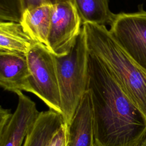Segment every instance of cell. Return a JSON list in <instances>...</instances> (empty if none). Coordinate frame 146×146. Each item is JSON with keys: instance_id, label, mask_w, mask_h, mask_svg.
I'll return each instance as SVG.
<instances>
[{"instance_id": "obj_8", "label": "cell", "mask_w": 146, "mask_h": 146, "mask_svg": "<svg viewBox=\"0 0 146 146\" xmlns=\"http://www.w3.org/2000/svg\"><path fill=\"white\" fill-rule=\"evenodd\" d=\"M30 76L26 55L0 52V86L4 90L29 92Z\"/></svg>"}, {"instance_id": "obj_15", "label": "cell", "mask_w": 146, "mask_h": 146, "mask_svg": "<svg viewBox=\"0 0 146 146\" xmlns=\"http://www.w3.org/2000/svg\"><path fill=\"white\" fill-rule=\"evenodd\" d=\"M68 140V125L64 123L53 135L47 146H67Z\"/></svg>"}, {"instance_id": "obj_6", "label": "cell", "mask_w": 146, "mask_h": 146, "mask_svg": "<svg viewBox=\"0 0 146 146\" xmlns=\"http://www.w3.org/2000/svg\"><path fill=\"white\" fill-rule=\"evenodd\" d=\"M16 94L18 102L14 113L0 108V146H23L40 113L35 103L22 91Z\"/></svg>"}, {"instance_id": "obj_11", "label": "cell", "mask_w": 146, "mask_h": 146, "mask_svg": "<svg viewBox=\"0 0 146 146\" xmlns=\"http://www.w3.org/2000/svg\"><path fill=\"white\" fill-rule=\"evenodd\" d=\"M36 43L20 23L0 21V52L27 55Z\"/></svg>"}, {"instance_id": "obj_9", "label": "cell", "mask_w": 146, "mask_h": 146, "mask_svg": "<svg viewBox=\"0 0 146 146\" xmlns=\"http://www.w3.org/2000/svg\"><path fill=\"white\" fill-rule=\"evenodd\" d=\"M67 146H95L92 102L89 91L84 94L69 125Z\"/></svg>"}, {"instance_id": "obj_2", "label": "cell", "mask_w": 146, "mask_h": 146, "mask_svg": "<svg viewBox=\"0 0 146 146\" xmlns=\"http://www.w3.org/2000/svg\"><path fill=\"white\" fill-rule=\"evenodd\" d=\"M83 27L89 52L102 62L146 119V73L120 47L106 26L86 23Z\"/></svg>"}, {"instance_id": "obj_12", "label": "cell", "mask_w": 146, "mask_h": 146, "mask_svg": "<svg viewBox=\"0 0 146 146\" xmlns=\"http://www.w3.org/2000/svg\"><path fill=\"white\" fill-rule=\"evenodd\" d=\"M64 123L63 115L54 110L40 112L23 146H47L53 135Z\"/></svg>"}, {"instance_id": "obj_5", "label": "cell", "mask_w": 146, "mask_h": 146, "mask_svg": "<svg viewBox=\"0 0 146 146\" xmlns=\"http://www.w3.org/2000/svg\"><path fill=\"white\" fill-rule=\"evenodd\" d=\"M110 26L115 40L146 73V11L142 5L136 12L115 14Z\"/></svg>"}, {"instance_id": "obj_3", "label": "cell", "mask_w": 146, "mask_h": 146, "mask_svg": "<svg viewBox=\"0 0 146 146\" xmlns=\"http://www.w3.org/2000/svg\"><path fill=\"white\" fill-rule=\"evenodd\" d=\"M89 51L82 26L75 43L66 55H55L61 100V110L65 122L69 125L88 88Z\"/></svg>"}, {"instance_id": "obj_14", "label": "cell", "mask_w": 146, "mask_h": 146, "mask_svg": "<svg viewBox=\"0 0 146 146\" xmlns=\"http://www.w3.org/2000/svg\"><path fill=\"white\" fill-rule=\"evenodd\" d=\"M67 1L74 2V0H0V21L20 23L23 14L27 10Z\"/></svg>"}, {"instance_id": "obj_7", "label": "cell", "mask_w": 146, "mask_h": 146, "mask_svg": "<svg viewBox=\"0 0 146 146\" xmlns=\"http://www.w3.org/2000/svg\"><path fill=\"white\" fill-rule=\"evenodd\" d=\"M82 26L74 2L67 1L53 5L48 37V50L57 56L67 55L75 43Z\"/></svg>"}, {"instance_id": "obj_4", "label": "cell", "mask_w": 146, "mask_h": 146, "mask_svg": "<svg viewBox=\"0 0 146 146\" xmlns=\"http://www.w3.org/2000/svg\"><path fill=\"white\" fill-rule=\"evenodd\" d=\"M26 56L30 72L29 92L38 97L50 110L62 115L55 55L37 43Z\"/></svg>"}, {"instance_id": "obj_16", "label": "cell", "mask_w": 146, "mask_h": 146, "mask_svg": "<svg viewBox=\"0 0 146 146\" xmlns=\"http://www.w3.org/2000/svg\"><path fill=\"white\" fill-rule=\"evenodd\" d=\"M137 146H146V135L142 139V140L138 144Z\"/></svg>"}, {"instance_id": "obj_10", "label": "cell", "mask_w": 146, "mask_h": 146, "mask_svg": "<svg viewBox=\"0 0 146 146\" xmlns=\"http://www.w3.org/2000/svg\"><path fill=\"white\" fill-rule=\"evenodd\" d=\"M52 6L48 4L43 5L26 10L20 22L24 31L35 42L47 48Z\"/></svg>"}, {"instance_id": "obj_13", "label": "cell", "mask_w": 146, "mask_h": 146, "mask_svg": "<svg viewBox=\"0 0 146 146\" xmlns=\"http://www.w3.org/2000/svg\"><path fill=\"white\" fill-rule=\"evenodd\" d=\"M110 0H74L82 24L111 25L115 14L110 9Z\"/></svg>"}, {"instance_id": "obj_1", "label": "cell", "mask_w": 146, "mask_h": 146, "mask_svg": "<svg viewBox=\"0 0 146 146\" xmlns=\"http://www.w3.org/2000/svg\"><path fill=\"white\" fill-rule=\"evenodd\" d=\"M88 70L95 145L137 146L146 135L145 117L90 52Z\"/></svg>"}]
</instances>
